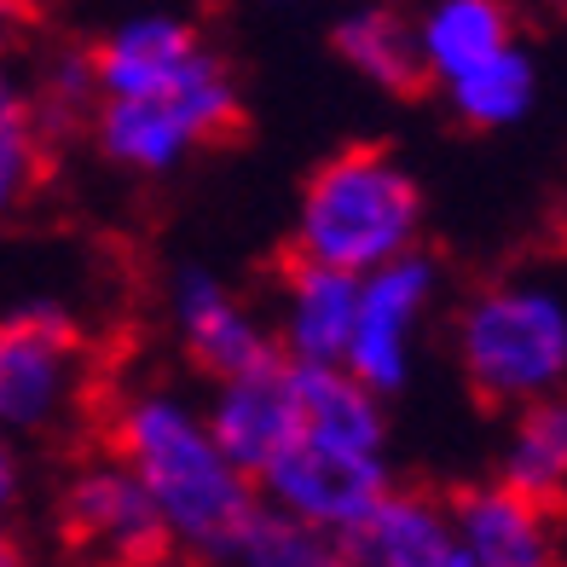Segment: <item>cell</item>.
Instances as JSON below:
<instances>
[{"label": "cell", "instance_id": "obj_13", "mask_svg": "<svg viewBox=\"0 0 567 567\" xmlns=\"http://www.w3.org/2000/svg\"><path fill=\"white\" fill-rule=\"evenodd\" d=\"M353 296H359V272L296 255L278 272V307L267 319L272 348L290 365H342L348 330H353Z\"/></svg>", "mask_w": 567, "mask_h": 567}, {"label": "cell", "instance_id": "obj_2", "mask_svg": "<svg viewBox=\"0 0 567 567\" xmlns=\"http://www.w3.org/2000/svg\"><path fill=\"white\" fill-rule=\"evenodd\" d=\"M111 452L145 486L168 550L226 561L231 538L261 504L255 475L220 452L203 405L179 389H127L111 405Z\"/></svg>", "mask_w": 567, "mask_h": 567}, {"label": "cell", "instance_id": "obj_24", "mask_svg": "<svg viewBox=\"0 0 567 567\" xmlns=\"http://www.w3.org/2000/svg\"><path fill=\"white\" fill-rule=\"evenodd\" d=\"M550 7H567V0H550Z\"/></svg>", "mask_w": 567, "mask_h": 567}, {"label": "cell", "instance_id": "obj_14", "mask_svg": "<svg viewBox=\"0 0 567 567\" xmlns=\"http://www.w3.org/2000/svg\"><path fill=\"white\" fill-rule=\"evenodd\" d=\"M203 30L186 18H168V12H145V18H127L87 53L93 64V99L99 93H145V87H163L168 75H179L197 53H203Z\"/></svg>", "mask_w": 567, "mask_h": 567}, {"label": "cell", "instance_id": "obj_16", "mask_svg": "<svg viewBox=\"0 0 567 567\" xmlns=\"http://www.w3.org/2000/svg\"><path fill=\"white\" fill-rule=\"evenodd\" d=\"M417 23V53H423V70L429 82H452V75L475 70L481 59L504 53L515 35V12L509 0H429Z\"/></svg>", "mask_w": 567, "mask_h": 567}, {"label": "cell", "instance_id": "obj_22", "mask_svg": "<svg viewBox=\"0 0 567 567\" xmlns=\"http://www.w3.org/2000/svg\"><path fill=\"white\" fill-rule=\"evenodd\" d=\"M18 561H23V545L7 533V522H0V567H18Z\"/></svg>", "mask_w": 567, "mask_h": 567}, {"label": "cell", "instance_id": "obj_19", "mask_svg": "<svg viewBox=\"0 0 567 567\" xmlns=\"http://www.w3.org/2000/svg\"><path fill=\"white\" fill-rule=\"evenodd\" d=\"M533 99H538V64L522 41H509L504 53L481 59L475 70L446 82V105L470 127H515L533 111Z\"/></svg>", "mask_w": 567, "mask_h": 567}, {"label": "cell", "instance_id": "obj_18", "mask_svg": "<svg viewBox=\"0 0 567 567\" xmlns=\"http://www.w3.org/2000/svg\"><path fill=\"white\" fill-rule=\"evenodd\" d=\"M498 481L522 486L538 504L567 498V400L561 394L515 405L504 452H498Z\"/></svg>", "mask_w": 567, "mask_h": 567}, {"label": "cell", "instance_id": "obj_12", "mask_svg": "<svg viewBox=\"0 0 567 567\" xmlns=\"http://www.w3.org/2000/svg\"><path fill=\"white\" fill-rule=\"evenodd\" d=\"M463 567H545L556 561V504L527 498L509 481H481L446 498Z\"/></svg>", "mask_w": 567, "mask_h": 567}, {"label": "cell", "instance_id": "obj_21", "mask_svg": "<svg viewBox=\"0 0 567 567\" xmlns=\"http://www.w3.org/2000/svg\"><path fill=\"white\" fill-rule=\"evenodd\" d=\"M23 498V452H18V434L0 429V522L18 509Z\"/></svg>", "mask_w": 567, "mask_h": 567}, {"label": "cell", "instance_id": "obj_9", "mask_svg": "<svg viewBox=\"0 0 567 567\" xmlns=\"http://www.w3.org/2000/svg\"><path fill=\"white\" fill-rule=\"evenodd\" d=\"M168 324H174L179 348H186V359L203 377H226V371H244V365H255V359L278 353L267 319L209 267L174 272V284H168Z\"/></svg>", "mask_w": 567, "mask_h": 567}, {"label": "cell", "instance_id": "obj_20", "mask_svg": "<svg viewBox=\"0 0 567 567\" xmlns=\"http://www.w3.org/2000/svg\"><path fill=\"white\" fill-rule=\"evenodd\" d=\"M226 561H238V567H330L337 561V538L301 527L296 515H284L272 504H255L244 533L231 538Z\"/></svg>", "mask_w": 567, "mask_h": 567}, {"label": "cell", "instance_id": "obj_3", "mask_svg": "<svg viewBox=\"0 0 567 567\" xmlns=\"http://www.w3.org/2000/svg\"><path fill=\"white\" fill-rule=\"evenodd\" d=\"M423 186L394 151L348 145L313 168L296 203V255L342 272H371L417 249Z\"/></svg>", "mask_w": 567, "mask_h": 567}, {"label": "cell", "instance_id": "obj_23", "mask_svg": "<svg viewBox=\"0 0 567 567\" xmlns=\"http://www.w3.org/2000/svg\"><path fill=\"white\" fill-rule=\"evenodd\" d=\"M255 7H301V0H255Z\"/></svg>", "mask_w": 567, "mask_h": 567}, {"label": "cell", "instance_id": "obj_4", "mask_svg": "<svg viewBox=\"0 0 567 567\" xmlns=\"http://www.w3.org/2000/svg\"><path fill=\"white\" fill-rule=\"evenodd\" d=\"M457 365L481 405L515 411L567 389V296L538 278H493L457 313Z\"/></svg>", "mask_w": 567, "mask_h": 567}, {"label": "cell", "instance_id": "obj_1", "mask_svg": "<svg viewBox=\"0 0 567 567\" xmlns=\"http://www.w3.org/2000/svg\"><path fill=\"white\" fill-rule=\"evenodd\" d=\"M394 481L389 411L348 365H296V434L255 475L261 504L342 538Z\"/></svg>", "mask_w": 567, "mask_h": 567}, {"label": "cell", "instance_id": "obj_10", "mask_svg": "<svg viewBox=\"0 0 567 567\" xmlns=\"http://www.w3.org/2000/svg\"><path fill=\"white\" fill-rule=\"evenodd\" d=\"M209 382H215V394L203 405V417H209L220 452L238 470L261 475L272 452L296 434V365L284 353H267L255 365L209 377Z\"/></svg>", "mask_w": 567, "mask_h": 567}, {"label": "cell", "instance_id": "obj_15", "mask_svg": "<svg viewBox=\"0 0 567 567\" xmlns=\"http://www.w3.org/2000/svg\"><path fill=\"white\" fill-rule=\"evenodd\" d=\"M330 47H337V59L353 75H365V82L377 93H389V99H411V93L429 82L423 53H417V23H411L400 7H382V0L353 7L337 23Z\"/></svg>", "mask_w": 567, "mask_h": 567}, {"label": "cell", "instance_id": "obj_6", "mask_svg": "<svg viewBox=\"0 0 567 567\" xmlns=\"http://www.w3.org/2000/svg\"><path fill=\"white\" fill-rule=\"evenodd\" d=\"M87 394L82 330L53 301L0 313V429L18 441L59 434Z\"/></svg>", "mask_w": 567, "mask_h": 567}, {"label": "cell", "instance_id": "obj_11", "mask_svg": "<svg viewBox=\"0 0 567 567\" xmlns=\"http://www.w3.org/2000/svg\"><path fill=\"white\" fill-rule=\"evenodd\" d=\"M337 561L359 567H463L446 498L417 486H382L377 504L337 538Z\"/></svg>", "mask_w": 567, "mask_h": 567}, {"label": "cell", "instance_id": "obj_8", "mask_svg": "<svg viewBox=\"0 0 567 567\" xmlns=\"http://www.w3.org/2000/svg\"><path fill=\"white\" fill-rule=\"evenodd\" d=\"M59 522L70 533V545H82L105 561H157L168 556V533L151 509L145 486L134 481V470L111 452V457H93L82 463L70 481H64V498H59Z\"/></svg>", "mask_w": 567, "mask_h": 567}, {"label": "cell", "instance_id": "obj_5", "mask_svg": "<svg viewBox=\"0 0 567 567\" xmlns=\"http://www.w3.org/2000/svg\"><path fill=\"white\" fill-rule=\"evenodd\" d=\"M238 116H244L238 75H231V64L215 47H203L163 87L99 93L87 111V127H93L99 157L111 168L157 179V174H174L179 163H192L197 151L220 145L238 127Z\"/></svg>", "mask_w": 567, "mask_h": 567}, {"label": "cell", "instance_id": "obj_7", "mask_svg": "<svg viewBox=\"0 0 567 567\" xmlns=\"http://www.w3.org/2000/svg\"><path fill=\"white\" fill-rule=\"evenodd\" d=\"M434 296H441V267H434L423 249H405L394 261L359 272L353 330H348L342 365L365 382V389H377L382 400L405 389L411 348H417V330L434 313Z\"/></svg>", "mask_w": 567, "mask_h": 567}, {"label": "cell", "instance_id": "obj_17", "mask_svg": "<svg viewBox=\"0 0 567 567\" xmlns=\"http://www.w3.org/2000/svg\"><path fill=\"white\" fill-rule=\"evenodd\" d=\"M47 174V116L35 82L23 64L0 47V226L41 192Z\"/></svg>", "mask_w": 567, "mask_h": 567}]
</instances>
